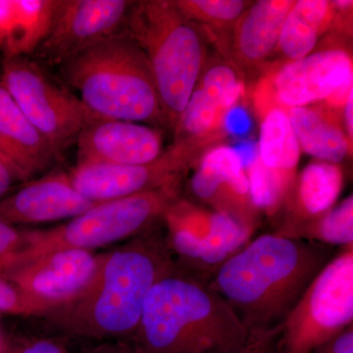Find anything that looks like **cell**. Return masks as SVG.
Masks as SVG:
<instances>
[{
    "instance_id": "obj_1",
    "label": "cell",
    "mask_w": 353,
    "mask_h": 353,
    "mask_svg": "<svg viewBox=\"0 0 353 353\" xmlns=\"http://www.w3.org/2000/svg\"><path fill=\"white\" fill-rule=\"evenodd\" d=\"M179 270L165 233L154 228L99 254L97 273L82 294L43 319L70 336L132 341L150 290Z\"/></svg>"
},
{
    "instance_id": "obj_2",
    "label": "cell",
    "mask_w": 353,
    "mask_h": 353,
    "mask_svg": "<svg viewBox=\"0 0 353 353\" xmlns=\"http://www.w3.org/2000/svg\"><path fill=\"white\" fill-rule=\"evenodd\" d=\"M336 253L316 241L260 234L221 266L208 287L233 308L248 333L275 329Z\"/></svg>"
},
{
    "instance_id": "obj_3",
    "label": "cell",
    "mask_w": 353,
    "mask_h": 353,
    "mask_svg": "<svg viewBox=\"0 0 353 353\" xmlns=\"http://www.w3.org/2000/svg\"><path fill=\"white\" fill-rule=\"evenodd\" d=\"M248 338L219 294L179 270L150 290L132 341L146 353H236Z\"/></svg>"
},
{
    "instance_id": "obj_4",
    "label": "cell",
    "mask_w": 353,
    "mask_h": 353,
    "mask_svg": "<svg viewBox=\"0 0 353 353\" xmlns=\"http://www.w3.org/2000/svg\"><path fill=\"white\" fill-rule=\"evenodd\" d=\"M60 67L62 79L80 94L90 122L166 126L148 60L124 32L99 41Z\"/></svg>"
},
{
    "instance_id": "obj_5",
    "label": "cell",
    "mask_w": 353,
    "mask_h": 353,
    "mask_svg": "<svg viewBox=\"0 0 353 353\" xmlns=\"http://www.w3.org/2000/svg\"><path fill=\"white\" fill-rule=\"evenodd\" d=\"M123 32L148 60L166 126L175 128L194 92L205 59L199 25L187 19L174 1L134 2Z\"/></svg>"
},
{
    "instance_id": "obj_6",
    "label": "cell",
    "mask_w": 353,
    "mask_h": 353,
    "mask_svg": "<svg viewBox=\"0 0 353 353\" xmlns=\"http://www.w3.org/2000/svg\"><path fill=\"white\" fill-rule=\"evenodd\" d=\"M180 183L101 202L57 227L23 232L24 243L10 269L54 250L78 248L94 252L145 234L163 223L167 209L180 199Z\"/></svg>"
},
{
    "instance_id": "obj_7",
    "label": "cell",
    "mask_w": 353,
    "mask_h": 353,
    "mask_svg": "<svg viewBox=\"0 0 353 353\" xmlns=\"http://www.w3.org/2000/svg\"><path fill=\"white\" fill-rule=\"evenodd\" d=\"M353 245L316 276L280 326L279 353H312L352 326Z\"/></svg>"
},
{
    "instance_id": "obj_8",
    "label": "cell",
    "mask_w": 353,
    "mask_h": 353,
    "mask_svg": "<svg viewBox=\"0 0 353 353\" xmlns=\"http://www.w3.org/2000/svg\"><path fill=\"white\" fill-rule=\"evenodd\" d=\"M163 224L178 268L206 285L255 232L226 212L201 208L181 199L167 209Z\"/></svg>"
},
{
    "instance_id": "obj_9",
    "label": "cell",
    "mask_w": 353,
    "mask_h": 353,
    "mask_svg": "<svg viewBox=\"0 0 353 353\" xmlns=\"http://www.w3.org/2000/svg\"><path fill=\"white\" fill-rule=\"evenodd\" d=\"M0 83L50 143L58 160L92 123L81 99L53 82L27 57L4 59Z\"/></svg>"
},
{
    "instance_id": "obj_10",
    "label": "cell",
    "mask_w": 353,
    "mask_h": 353,
    "mask_svg": "<svg viewBox=\"0 0 353 353\" xmlns=\"http://www.w3.org/2000/svg\"><path fill=\"white\" fill-rule=\"evenodd\" d=\"M196 153L192 146L175 143L150 163L76 165L68 174L83 196L101 203L181 182L183 172L196 160Z\"/></svg>"
},
{
    "instance_id": "obj_11",
    "label": "cell",
    "mask_w": 353,
    "mask_h": 353,
    "mask_svg": "<svg viewBox=\"0 0 353 353\" xmlns=\"http://www.w3.org/2000/svg\"><path fill=\"white\" fill-rule=\"evenodd\" d=\"M134 2L126 0H58L50 34L38 53L61 65L90 46L119 34Z\"/></svg>"
},
{
    "instance_id": "obj_12",
    "label": "cell",
    "mask_w": 353,
    "mask_h": 353,
    "mask_svg": "<svg viewBox=\"0 0 353 353\" xmlns=\"http://www.w3.org/2000/svg\"><path fill=\"white\" fill-rule=\"evenodd\" d=\"M271 79L262 87L285 110L324 101L353 79L352 53L341 46L311 52L303 59L285 62Z\"/></svg>"
},
{
    "instance_id": "obj_13",
    "label": "cell",
    "mask_w": 353,
    "mask_h": 353,
    "mask_svg": "<svg viewBox=\"0 0 353 353\" xmlns=\"http://www.w3.org/2000/svg\"><path fill=\"white\" fill-rule=\"evenodd\" d=\"M99 261V254L90 250L64 248L17 265L1 277L57 308L82 294L94 279Z\"/></svg>"
},
{
    "instance_id": "obj_14",
    "label": "cell",
    "mask_w": 353,
    "mask_h": 353,
    "mask_svg": "<svg viewBox=\"0 0 353 353\" xmlns=\"http://www.w3.org/2000/svg\"><path fill=\"white\" fill-rule=\"evenodd\" d=\"M76 145L78 166L146 164L164 152L160 129L123 120L90 123L79 134Z\"/></svg>"
},
{
    "instance_id": "obj_15",
    "label": "cell",
    "mask_w": 353,
    "mask_h": 353,
    "mask_svg": "<svg viewBox=\"0 0 353 353\" xmlns=\"http://www.w3.org/2000/svg\"><path fill=\"white\" fill-rule=\"evenodd\" d=\"M190 190L197 201L256 229L259 213L250 199L245 169L232 145L214 146L201 157L190 178Z\"/></svg>"
},
{
    "instance_id": "obj_16",
    "label": "cell",
    "mask_w": 353,
    "mask_h": 353,
    "mask_svg": "<svg viewBox=\"0 0 353 353\" xmlns=\"http://www.w3.org/2000/svg\"><path fill=\"white\" fill-rule=\"evenodd\" d=\"M97 204L74 187L68 172H51L1 199L0 219L13 226L72 219Z\"/></svg>"
},
{
    "instance_id": "obj_17",
    "label": "cell",
    "mask_w": 353,
    "mask_h": 353,
    "mask_svg": "<svg viewBox=\"0 0 353 353\" xmlns=\"http://www.w3.org/2000/svg\"><path fill=\"white\" fill-rule=\"evenodd\" d=\"M343 187L340 164L314 160L306 165L285 196L284 222L274 233L290 236L299 228L326 213L336 205Z\"/></svg>"
},
{
    "instance_id": "obj_18",
    "label": "cell",
    "mask_w": 353,
    "mask_h": 353,
    "mask_svg": "<svg viewBox=\"0 0 353 353\" xmlns=\"http://www.w3.org/2000/svg\"><path fill=\"white\" fill-rule=\"evenodd\" d=\"M0 153L26 182L53 166L58 158L0 83Z\"/></svg>"
},
{
    "instance_id": "obj_19",
    "label": "cell",
    "mask_w": 353,
    "mask_h": 353,
    "mask_svg": "<svg viewBox=\"0 0 353 353\" xmlns=\"http://www.w3.org/2000/svg\"><path fill=\"white\" fill-rule=\"evenodd\" d=\"M294 3V0H260L245 9L233 32L234 54L241 64L256 67L270 57Z\"/></svg>"
},
{
    "instance_id": "obj_20",
    "label": "cell",
    "mask_w": 353,
    "mask_h": 353,
    "mask_svg": "<svg viewBox=\"0 0 353 353\" xmlns=\"http://www.w3.org/2000/svg\"><path fill=\"white\" fill-rule=\"evenodd\" d=\"M301 150L319 161L340 164L352 152L336 111L326 108L287 109Z\"/></svg>"
},
{
    "instance_id": "obj_21",
    "label": "cell",
    "mask_w": 353,
    "mask_h": 353,
    "mask_svg": "<svg viewBox=\"0 0 353 353\" xmlns=\"http://www.w3.org/2000/svg\"><path fill=\"white\" fill-rule=\"evenodd\" d=\"M334 17L332 1H294L283 24L277 48L289 61L303 59L312 52L320 36L333 25Z\"/></svg>"
},
{
    "instance_id": "obj_22",
    "label": "cell",
    "mask_w": 353,
    "mask_h": 353,
    "mask_svg": "<svg viewBox=\"0 0 353 353\" xmlns=\"http://www.w3.org/2000/svg\"><path fill=\"white\" fill-rule=\"evenodd\" d=\"M259 104L263 112L259 143L262 163L274 170L294 173L301 150L287 110L273 99L260 101Z\"/></svg>"
},
{
    "instance_id": "obj_23",
    "label": "cell",
    "mask_w": 353,
    "mask_h": 353,
    "mask_svg": "<svg viewBox=\"0 0 353 353\" xmlns=\"http://www.w3.org/2000/svg\"><path fill=\"white\" fill-rule=\"evenodd\" d=\"M17 16L16 57L36 52L50 34L58 0H14Z\"/></svg>"
},
{
    "instance_id": "obj_24",
    "label": "cell",
    "mask_w": 353,
    "mask_h": 353,
    "mask_svg": "<svg viewBox=\"0 0 353 353\" xmlns=\"http://www.w3.org/2000/svg\"><path fill=\"white\" fill-rule=\"evenodd\" d=\"M290 236L316 241L334 248L353 245L352 194L320 217L299 228Z\"/></svg>"
},
{
    "instance_id": "obj_25",
    "label": "cell",
    "mask_w": 353,
    "mask_h": 353,
    "mask_svg": "<svg viewBox=\"0 0 353 353\" xmlns=\"http://www.w3.org/2000/svg\"><path fill=\"white\" fill-rule=\"evenodd\" d=\"M250 183V199L257 212L273 217L284 203L296 180V173L274 170L257 157L245 171Z\"/></svg>"
},
{
    "instance_id": "obj_26",
    "label": "cell",
    "mask_w": 353,
    "mask_h": 353,
    "mask_svg": "<svg viewBox=\"0 0 353 353\" xmlns=\"http://www.w3.org/2000/svg\"><path fill=\"white\" fill-rule=\"evenodd\" d=\"M176 8L194 24L208 26L213 29L225 30L233 27L250 6L241 0H178Z\"/></svg>"
},
{
    "instance_id": "obj_27",
    "label": "cell",
    "mask_w": 353,
    "mask_h": 353,
    "mask_svg": "<svg viewBox=\"0 0 353 353\" xmlns=\"http://www.w3.org/2000/svg\"><path fill=\"white\" fill-rule=\"evenodd\" d=\"M196 85L217 99L226 112L238 104L245 90V83L236 70L227 63H216L209 67Z\"/></svg>"
},
{
    "instance_id": "obj_28",
    "label": "cell",
    "mask_w": 353,
    "mask_h": 353,
    "mask_svg": "<svg viewBox=\"0 0 353 353\" xmlns=\"http://www.w3.org/2000/svg\"><path fill=\"white\" fill-rule=\"evenodd\" d=\"M53 308L50 304L26 294L12 282L0 276V315L43 318Z\"/></svg>"
},
{
    "instance_id": "obj_29",
    "label": "cell",
    "mask_w": 353,
    "mask_h": 353,
    "mask_svg": "<svg viewBox=\"0 0 353 353\" xmlns=\"http://www.w3.org/2000/svg\"><path fill=\"white\" fill-rule=\"evenodd\" d=\"M2 353H70L57 339L46 336H13L4 340Z\"/></svg>"
},
{
    "instance_id": "obj_30",
    "label": "cell",
    "mask_w": 353,
    "mask_h": 353,
    "mask_svg": "<svg viewBox=\"0 0 353 353\" xmlns=\"http://www.w3.org/2000/svg\"><path fill=\"white\" fill-rule=\"evenodd\" d=\"M17 18L14 0H0V52L4 59L16 57Z\"/></svg>"
},
{
    "instance_id": "obj_31",
    "label": "cell",
    "mask_w": 353,
    "mask_h": 353,
    "mask_svg": "<svg viewBox=\"0 0 353 353\" xmlns=\"http://www.w3.org/2000/svg\"><path fill=\"white\" fill-rule=\"evenodd\" d=\"M23 243V232L0 219V276L12 267Z\"/></svg>"
},
{
    "instance_id": "obj_32",
    "label": "cell",
    "mask_w": 353,
    "mask_h": 353,
    "mask_svg": "<svg viewBox=\"0 0 353 353\" xmlns=\"http://www.w3.org/2000/svg\"><path fill=\"white\" fill-rule=\"evenodd\" d=\"M279 332L280 326L265 331L250 332L245 345L236 353H279Z\"/></svg>"
},
{
    "instance_id": "obj_33",
    "label": "cell",
    "mask_w": 353,
    "mask_h": 353,
    "mask_svg": "<svg viewBox=\"0 0 353 353\" xmlns=\"http://www.w3.org/2000/svg\"><path fill=\"white\" fill-rule=\"evenodd\" d=\"M250 126L252 123L248 111L238 104L227 111L222 123V129L234 137L245 136Z\"/></svg>"
},
{
    "instance_id": "obj_34",
    "label": "cell",
    "mask_w": 353,
    "mask_h": 353,
    "mask_svg": "<svg viewBox=\"0 0 353 353\" xmlns=\"http://www.w3.org/2000/svg\"><path fill=\"white\" fill-rule=\"evenodd\" d=\"M27 183L24 176L0 153V201L8 196V192L17 183Z\"/></svg>"
},
{
    "instance_id": "obj_35",
    "label": "cell",
    "mask_w": 353,
    "mask_h": 353,
    "mask_svg": "<svg viewBox=\"0 0 353 353\" xmlns=\"http://www.w3.org/2000/svg\"><path fill=\"white\" fill-rule=\"evenodd\" d=\"M312 353H353V328L348 327Z\"/></svg>"
},
{
    "instance_id": "obj_36",
    "label": "cell",
    "mask_w": 353,
    "mask_h": 353,
    "mask_svg": "<svg viewBox=\"0 0 353 353\" xmlns=\"http://www.w3.org/2000/svg\"><path fill=\"white\" fill-rule=\"evenodd\" d=\"M90 353H145L131 341H101Z\"/></svg>"
},
{
    "instance_id": "obj_37",
    "label": "cell",
    "mask_w": 353,
    "mask_h": 353,
    "mask_svg": "<svg viewBox=\"0 0 353 353\" xmlns=\"http://www.w3.org/2000/svg\"><path fill=\"white\" fill-rule=\"evenodd\" d=\"M232 148H234V152L240 157L245 171L259 157V145L254 141L243 139V141H239L236 145H233Z\"/></svg>"
},
{
    "instance_id": "obj_38",
    "label": "cell",
    "mask_w": 353,
    "mask_h": 353,
    "mask_svg": "<svg viewBox=\"0 0 353 353\" xmlns=\"http://www.w3.org/2000/svg\"><path fill=\"white\" fill-rule=\"evenodd\" d=\"M345 132L350 143L353 141V92L345 105Z\"/></svg>"
},
{
    "instance_id": "obj_39",
    "label": "cell",
    "mask_w": 353,
    "mask_h": 353,
    "mask_svg": "<svg viewBox=\"0 0 353 353\" xmlns=\"http://www.w3.org/2000/svg\"><path fill=\"white\" fill-rule=\"evenodd\" d=\"M3 339H2L1 334H0V353H2V348H3Z\"/></svg>"
},
{
    "instance_id": "obj_40",
    "label": "cell",
    "mask_w": 353,
    "mask_h": 353,
    "mask_svg": "<svg viewBox=\"0 0 353 353\" xmlns=\"http://www.w3.org/2000/svg\"><path fill=\"white\" fill-rule=\"evenodd\" d=\"M146 353V352H145Z\"/></svg>"
}]
</instances>
